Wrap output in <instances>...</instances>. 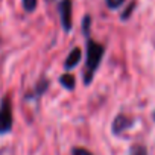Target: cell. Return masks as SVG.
I'll use <instances>...</instances> for the list:
<instances>
[{
	"instance_id": "obj_1",
	"label": "cell",
	"mask_w": 155,
	"mask_h": 155,
	"mask_svg": "<svg viewBox=\"0 0 155 155\" xmlns=\"http://www.w3.org/2000/svg\"><path fill=\"white\" fill-rule=\"evenodd\" d=\"M105 53V49L102 44L88 40L87 43V62H85V68H84V84L88 85L93 81V76L102 61V56Z\"/></svg>"
},
{
	"instance_id": "obj_2",
	"label": "cell",
	"mask_w": 155,
	"mask_h": 155,
	"mask_svg": "<svg viewBox=\"0 0 155 155\" xmlns=\"http://www.w3.org/2000/svg\"><path fill=\"white\" fill-rule=\"evenodd\" d=\"M12 105L9 97H3L2 105H0V134H6L12 128Z\"/></svg>"
},
{
	"instance_id": "obj_3",
	"label": "cell",
	"mask_w": 155,
	"mask_h": 155,
	"mask_svg": "<svg viewBox=\"0 0 155 155\" xmlns=\"http://www.w3.org/2000/svg\"><path fill=\"white\" fill-rule=\"evenodd\" d=\"M59 15H61V25L64 31L71 29V2L70 0H62L59 3Z\"/></svg>"
},
{
	"instance_id": "obj_4",
	"label": "cell",
	"mask_w": 155,
	"mask_h": 155,
	"mask_svg": "<svg viewBox=\"0 0 155 155\" xmlns=\"http://www.w3.org/2000/svg\"><path fill=\"white\" fill-rule=\"evenodd\" d=\"M132 125V119L125 116V114H119L114 122H113V132L114 134H122L123 131H126L129 126Z\"/></svg>"
},
{
	"instance_id": "obj_5",
	"label": "cell",
	"mask_w": 155,
	"mask_h": 155,
	"mask_svg": "<svg viewBox=\"0 0 155 155\" xmlns=\"http://www.w3.org/2000/svg\"><path fill=\"white\" fill-rule=\"evenodd\" d=\"M81 55H82V52H81V49H73L70 53H68V56H67V59H65V62H64V67L67 68V70H70V68H73V67H76L78 65V62L81 61Z\"/></svg>"
},
{
	"instance_id": "obj_6",
	"label": "cell",
	"mask_w": 155,
	"mask_h": 155,
	"mask_svg": "<svg viewBox=\"0 0 155 155\" xmlns=\"http://www.w3.org/2000/svg\"><path fill=\"white\" fill-rule=\"evenodd\" d=\"M59 82H61V85H62L64 88L73 90V88H74V76L70 74V73H65V74H62V76L59 78Z\"/></svg>"
},
{
	"instance_id": "obj_7",
	"label": "cell",
	"mask_w": 155,
	"mask_h": 155,
	"mask_svg": "<svg viewBox=\"0 0 155 155\" xmlns=\"http://www.w3.org/2000/svg\"><path fill=\"white\" fill-rule=\"evenodd\" d=\"M129 155H147V149L144 144L137 143V144H132L129 147Z\"/></svg>"
},
{
	"instance_id": "obj_8",
	"label": "cell",
	"mask_w": 155,
	"mask_h": 155,
	"mask_svg": "<svg viewBox=\"0 0 155 155\" xmlns=\"http://www.w3.org/2000/svg\"><path fill=\"white\" fill-rule=\"evenodd\" d=\"M37 3H38V0H23V8L28 12H32L37 8Z\"/></svg>"
},
{
	"instance_id": "obj_9",
	"label": "cell",
	"mask_w": 155,
	"mask_h": 155,
	"mask_svg": "<svg viewBox=\"0 0 155 155\" xmlns=\"http://www.w3.org/2000/svg\"><path fill=\"white\" fill-rule=\"evenodd\" d=\"M71 155H93L90 150H87V149H84V147H74L73 150H71Z\"/></svg>"
},
{
	"instance_id": "obj_10",
	"label": "cell",
	"mask_w": 155,
	"mask_h": 155,
	"mask_svg": "<svg viewBox=\"0 0 155 155\" xmlns=\"http://www.w3.org/2000/svg\"><path fill=\"white\" fill-rule=\"evenodd\" d=\"M123 2H125V0H107V5H108V8L116 9V8L122 6V3H123Z\"/></svg>"
},
{
	"instance_id": "obj_11",
	"label": "cell",
	"mask_w": 155,
	"mask_h": 155,
	"mask_svg": "<svg viewBox=\"0 0 155 155\" xmlns=\"http://www.w3.org/2000/svg\"><path fill=\"white\" fill-rule=\"evenodd\" d=\"M90 17L87 15L85 18H84V32H85V35H88V32H90Z\"/></svg>"
},
{
	"instance_id": "obj_12",
	"label": "cell",
	"mask_w": 155,
	"mask_h": 155,
	"mask_svg": "<svg viewBox=\"0 0 155 155\" xmlns=\"http://www.w3.org/2000/svg\"><path fill=\"white\" fill-rule=\"evenodd\" d=\"M152 119H153V122H155V111L152 113Z\"/></svg>"
},
{
	"instance_id": "obj_13",
	"label": "cell",
	"mask_w": 155,
	"mask_h": 155,
	"mask_svg": "<svg viewBox=\"0 0 155 155\" xmlns=\"http://www.w3.org/2000/svg\"><path fill=\"white\" fill-rule=\"evenodd\" d=\"M47 2H53V0H47Z\"/></svg>"
}]
</instances>
